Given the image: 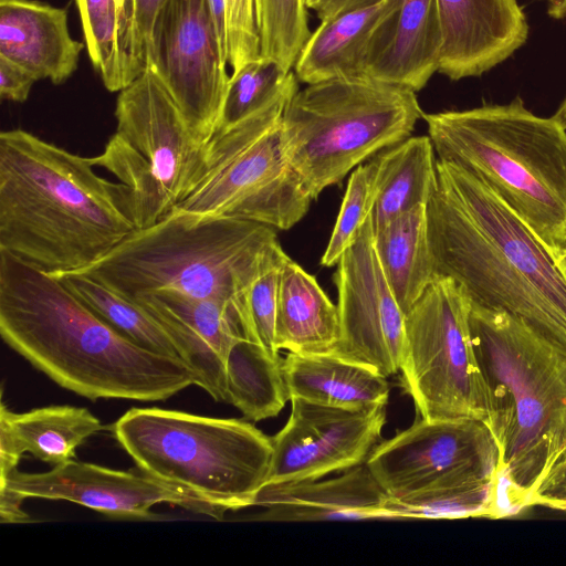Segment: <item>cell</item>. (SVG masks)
Returning <instances> with one entry per match:
<instances>
[{"mask_svg": "<svg viewBox=\"0 0 566 566\" xmlns=\"http://www.w3.org/2000/svg\"><path fill=\"white\" fill-rule=\"evenodd\" d=\"M470 328L499 450L500 502L515 514L566 458V347L524 319L471 302Z\"/></svg>", "mask_w": 566, "mask_h": 566, "instance_id": "cell-4", "label": "cell"}, {"mask_svg": "<svg viewBox=\"0 0 566 566\" xmlns=\"http://www.w3.org/2000/svg\"><path fill=\"white\" fill-rule=\"evenodd\" d=\"M389 500L422 493L463 492L500 506L499 450L475 419L428 420L378 443L366 461Z\"/></svg>", "mask_w": 566, "mask_h": 566, "instance_id": "cell-12", "label": "cell"}, {"mask_svg": "<svg viewBox=\"0 0 566 566\" xmlns=\"http://www.w3.org/2000/svg\"><path fill=\"white\" fill-rule=\"evenodd\" d=\"M289 74L279 63L263 56L232 73L216 133L231 128L271 102Z\"/></svg>", "mask_w": 566, "mask_h": 566, "instance_id": "cell-32", "label": "cell"}, {"mask_svg": "<svg viewBox=\"0 0 566 566\" xmlns=\"http://www.w3.org/2000/svg\"><path fill=\"white\" fill-rule=\"evenodd\" d=\"M228 64L232 73L260 54L255 0H227Z\"/></svg>", "mask_w": 566, "mask_h": 566, "instance_id": "cell-35", "label": "cell"}, {"mask_svg": "<svg viewBox=\"0 0 566 566\" xmlns=\"http://www.w3.org/2000/svg\"><path fill=\"white\" fill-rule=\"evenodd\" d=\"M399 2L381 0L322 21L295 62L293 69L297 81L314 84L338 77L366 76L377 31Z\"/></svg>", "mask_w": 566, "mask_h": 566, "instance_id": "cell-22", "label": "cell"}, {"mask_svg": "<svg viewBox=\"0 0 566 566\" xmlns=\"http://www.w3.org/2000/svg\"><path fill=\"white\" fill-rule=\"evenodd\" d=\"M374 245L406 316L434 276L427 206H417L374 231Z\"/></svg>", "mask_w": 566, "mask_h": 566, "instance_id": "cell-26", "label": "cell"}, {"mask_svg": "<svg viewBox=\"0 0 566 566\" xmlns=\"http://www.w3.org/2000/svg\"><path fill=\"white\" fill-rule=\"evenodd\" d=\"M388 496L366 462L331 479L265 485L254 506L264 510L252 520L317 522L392 520Z\"/></svg>", "mask_w": 566, "mask_h": 566, "instance_id": "cell-19", "label": "cell"}, {"mask_svg": "<svg viewBox=\"0 0 566 566\" xmlns=\"http://www.w3.org/2000/svg\"><path fill=\"white\" fill-rule=\"evenodd\" d=\"M286 253L281 248L268 262L253 282L247 301V313L242 327L243 336L273 354L275 345V317L279 279Z\"/></svg>", "mask_w": 566, "mask_h": 566, "instance_id": "cell-34", "label": "cell"}, {"mask_svg": "<svg viewBox=\"0 0 566 566\" xmlns=\"http://www.w3.org/2000/svg\"><path fill=\"white\" fill-rule=\"evenodd\" d=\"M260 54L291 72L311 35L304 0H255Z\"/></svg>", "mask_w": 566, "mask_h": 566, "instance_id": "cell-31", "label": "cell"}, {"mask_svg": "<svg viewBox=\"0 0 566 566\" xmlns=\"http://www.w3.org/2000/svg\"><path fill=\"white\" fill-rule=\"evenodd\" d=\"M553 117L564 127L566 128V96L564 101L560 103L559 107L553 115Z\"/></svg>", "mask_w": 566, "mask_h": 566, "instance_id": "cell-45", "label": "cell"}, {"mask_svg": "<svg viewBox=\"0 0 566 566\" xmlns=\"http://www.w3.org/2000/svg\"><path fill=\"white\" fill-rule=\"evenodd\" d=\"M380 1L381 0H304L307 9L314 10L321 22Z\"/></svg>", "mask_w": 566, "mask_h": 566, "instance_id": "cell-39", "label": "cell"}, {"mask_svg": "<svg viewBox=\"0 0 566 566\" xmlns=\"http://www.w3.org/2000/svg\"><path fill=\"white\" fill-rule=\"evenodd\" d=\"M24 500L18 493L7 488H0V521L2 523L28 522L29 516L22 510Z\"/></svg>", "mask_w": 566, "mask_h": 566, "instance_id": "cell-41", "label": "cell"}, {"mask_svg": "<svg viewBox=\"0 0 566 566\" xmlns=\"http://www.w3.org/2000/svg\"><path fill=\"white\" fill-rule=\"evenodd\" d=\"M423 112L416 92L368 76L298 90L282 129L290 161L313 200L355 167L410 136Z\"/></svg>", "mask_w": 566, "mask_h": 566, "instance_id": "cell-8", "label": "cell"}, {"mask_svg": "<svg viewBox=\"0 0 566 566\" xmlns=\"http://www.w3.org/2000/svg\"><path fill=\"white\" fill-rule=\"evenodd\" d=\"M337 305L287 254L280 271L275 345L289 353L332 354L339 340Z\"/></svg>", "mask_w": 566, "mask_h": 566, "instance_id": "cell-23", "label": "cell"}, {"mask_svg": "<svg viewBox=\"0 0 566 566\" xmlns=\"http://www.w3.org/2000/svg\"><path fill=\"white\" fill-rule=\"evenodd\" d=\"M112 431L144 474L195 497L216 518L254 506L266 485L271 437L248 421L132 408Z\"/></svg>", "mask_w": 566, "mask_h": 566, "instance_id": "cell-7", "label": "cell"}, {"mask_svg": "<svg viewBox=\"0 0 566 566\" xmlns=\"http://www.w3.org/2000/svg\"><path fill=\"white\" fill-rule=\"evenodd\" d=\"M36 77L24 67L0 55V96L2 99L23 103L28 99Z\"/></svg>", "mask_w": 566, "mask_h": 566, "instance_id": "cell-37", "label": "cell"}, {"mask_svg": "<svg viewBox=\"0 0 566 566\" xmlns=\"http://www.w3.org/2000/svg\"><path fill=\"white\" fill-rule=\"evenodd\" d=\"M442 46L438 0H400L377 31L366 76L420 91L439 72Z\"/></svg>", "mask_w": 566, "mask_h": 566, "instance_id": "cell-20", "label": "cell"}, {"mask_svg": "<svg viewBox=\"0 0 566 566\" xmlns=\"http://www.w3.org/2000/svg\"><path fill=\"white\" fill-rule=\"evenodd\" d=\"M289 398L345 408L364 409L387 405L386 377L333 354L289 353L283 359Z\"/></svg>", "mask_w": 566, "mask_h": 566, "instance_id": "cell-24", "label": "cell"}, {"mask_svg": "<svg viewBox=\"0 0 566 566\" xmlns=\"http://www.w3.org/2000/svg\"><path fill=\"white\" fill-rule=\"evenodd\" d=\"M165 328L180 358L198 376V386L214 400L227 402L226 358L244 337L239 317L227 303L199 298L171 290L144 293L133 298Z\"/></svg>", "mask_w": 566, "mask_h": 566, "instance_id": "cell-17", "label": "cell"}, {"mask_svg": "<svg viewBox=\"0 0 566 566\" xmlns=\"http://www.w3.org/2000/svg\"><path fill=\"white\" fill-rule=\"evenodd\" d=\"M115 118V133L93 160L127 187L133 221L145 228L171 212L201 180L206 145L153 70L118 92Z\"/></svg>", "mask_w": 566, "mask_h": 566, "instance_id": "cell-10", "label": "cell"}, {"mask_svg": "<svg viewBox=\"0 0 566 566\" xmlns=\"http://www.w3.org/2000/svg\"><path fill=\"white\" fill-rule=\"evenodd\" d=\"M427 203L434 274L566 347V279L537 235L483 181L438 159Z\"/></svg>", "mask_w": 566, "mask_h": 566, "instance_id": "cell-2", "label": "cell"}, {"mask_svg": "<svg viewBox=\"0 0 566 566\" xmlns=\"http://www.w3.org/2000/svg\"><path fill=\"white\" fill-rule=\"evenodd\" d=\"M443 31L439 72L451 80L480 76L527 40L517 0H438Z\"/></svg>", "mask_w": 566, "mask_h": 566, "instance_id": "cell-18", "label": "cell"}, {"mask_svg": "<svg viewBox=\"0 0 566 566\" xmlns=\"http://www.w3.org/2000/svg\"><path fill=\"white\" fill-rule=\"evenodd\" d=\"M336 265L340 334L332 354L386 378L397 374L406 316L380 266L370 216Z\"/></svg>", "mask_w": 566, "mask_h": 566, "instance_id": "cell-14", "label": "cell"}, {"mask_svg": "<svg viewBox=\"0 0 566 566\" xmlns=\"http://www.w3.org/2000/svg\"><path fill=\"white\" fill-rule=\"evenodd\" d=\"M0 335L59 386L91 400L161 401L198 376L109 325L57 277L0 250Z\"/></svg>", "mask_w": 566, "mask_h": 566, "instance_id": "cell-1", "label": "cell"}, {"mask_svg": "<svg viewBox=\"0 0 566 566\" xmlns=\"http://www.w3.org/2000/svg\"><path fill=\"white\" fill-rule=\"evenodd\" d=\"M23 452L6 422L0 420V479L17 470Z\"/></svg>", "mask_w": 566, "mask_h": 566, "instance_id": "cell-40", "label": "cell"}, {"mask_svg": "<svg viewBox=\"0 0 566 566\" xmlns=\"http://www.w3.org/2000/svg\"><path fill=\"white\" fill-rule=\"evenodd\" d=\"M470 312L464 289L434 274L406 315L399 371L423 419L489 421V395L473 347Z\"/></svg>", "mask_w": 566, "mask_h": 566, "instance_id": "cell-11", "label": "cell"}, {"mask_svg": "<svg viewBox=\"0 0 566 566\" xmlns=\"http://www.w3.org/2000/svg\"><path fill=\"white\" fill-rule=\"evenodd\" d=\"M548 4V13L553 18L566 17V0H545Z\"/></svg>", "mask_w": 566, "mask_h": 566, "instance_id": "cell-43", "label": "cell"}, {"mask_svg": "<svg viewBox=\"0 0 566 566\" xmlns=\"http://www.w3.org/2000/svg\"><path fill=\"white\" fill-rule=\"evenodd\" d=\"M553 259L564 277L566 279V244L563 245L555 254Z\"/></svg>", "mask_w": 566, "mask_h": 566, "instance_id": "cell-44", "label": "cell"}, {"mask_svg": "<svg viewBox=\"0 0 566 566\" xmlns=\"http://www.w3.org/2000/svg\"><path fill=\"white\" fill-rule=\"evenodd\" d=\"M207 9L217 32L221 50L228 59L227 0H206Z\"/></svg>", "mask_w": 566, "mask_h": 566, "instance_id": "cell-42", "label": "cell"}, {"mask_svg": "<svg viewBox=\"0 0 566 566\" xmlns=\"http://www.w3.org/2000/svg\"><path fill=\"white\" fill-rule=\"evenodd\" d=\"M438 159L489 186L549 253L566 244V128L520 97L509 104L423 114Z\"/></svg>", "mask_w": 566, "mask_h": 566, "instance_id": "cell-6", "label": "cell"}, {"mask_svg": "<svg viewBox=\"0 0 566 566\" xmlns=\"http://www.w3.org/2000/svg\"><path fill=\"white\" fill-rule=\"evenodd\" d=\"M298 91L294 72L277 95L206 145V170L175 208L209 217H232L287 230L307 212L312 196L287 156L282 116Z\"/></svg>", "mask_w": 566, "mask_h": 566, "instance_id": "cell-9", "label": "cell"}, {"mask_svg": "<svg viewBox=\"0 0 566 566\" xmlns=\"http://www.w3.org/2000/svg\"><path fill=\"white\" fill-rule=\"evenodd\" d=\"M227 402L252 421L275 417L290 400L283 359L261 345L241 337L226 358Z\"/></svg>", "mask_w": 566, "mask_h": 566, "instance_id": "cell-28", "label": "cell"}, {"mask_svg": "<svg viewBox=\"0 0 566 566\" xmlns=\"http://www.w3.org/2000/svg\"><path fill=\"white\" fill-rule=\"evenodd\" d=\"M84 43L105 88L120 92L138 76L134 57L133 0H74Z\"/></svg>", "mask_w": 566, "mask_h": 566, "instance_id": "cell-27", "label": "cell"}, {"mask_svg": "<svg viewBox=\"0 0 566 566\" xmlns=\"http://www.w3.org/2000/svg\"><path fill=\"white\" fill-rule=\"evenodd\" d=\"M0 420L7 423L23 453L52 467L72 460L76 448L103 429L91 411L66 405L17 413L1 403Z\"/></svg>", "mask_w": 566, "mask_h": 566, "instance_id": "cell-29", "label": "cell"}, {"mask_svg": "<svg viewBox=\"0 0 566 566\" xmlns=\"http://www.w3.org/2000/svg\"><path fill=\"white\" fill-rule=\"evenodd\" d=\"M21 128L0 134V250L46 272L77 271L129 235L127 187Z\"/></svg>", "mask_w": 566, "mask_h": 566, "instance_id": "cell-3", "label": "cell"}, {"mask_svg": "<svg viewBox=\"0 0 566 566\" xmlns=\"http://www.w3.org/2000/svg\"><path fill=\"white\" fill-rule=\"evenodd\" d=\"M374 205L376 231L417 206H427L438 187L437 160L429 136L408 137L377 156Z\"/></svg>", "mask_w": 566, "mask_h": 566, "instance_id": "cell-25", "label": "cell"}, {"mask_svg": "<svg viewBox=\"0 0 566 566\" xmlns=\"http://www.w3.org/2000/svg\"><path fill=\"white\" fill-rule=\"evenodd\" d=\"M0 488L23 499L69 501L116 518H150L151 507L160 503L211 515L195 497L144 473L139 475L73 459L41 473L15 470L0 479Z\"/></svg>", "mask_w": 566, "mask_h": 566, "instance_id": "cell-16", "label": "cell"}, {"mask_svg": "<svg viewBox=\"0 0 566 566\" xmlns=\"http://www.w3.org/2000/svg\"><path fill=\"white\" fill-rule=\"evenodd\" d=\"M281 248L270 226L174 209L154 224L136 228L103 258L76 272L132 300L171 290L224 302L242 328L249 291Z\"/></svg>", "mask_w": 566, "mask_h": 566, "instance_id": "cell-5", "label": "cell"}, {"mask_svg": "<svg viewBox=\"0 0 566 566\" xmlns=\"http://www.w3.org/2000/svg\"><path fill=\"white\" fill-rule=\"evenodd\" d=\"M227 65L206 0H168L155 29L149 70L205 145L219 124L230 80Z\"/></svg>", "mask_w": 566, "mask_h": 566, "instance_id": "cell-13", "label": "cell"}, {"mask_svg": "<svg viewBox=\"0 0 566 566\" xmlns=\"http://www.w3.org/2000/svg\"><path fill=\"white\" fill-rule=\"evenodd\" d=\"M378 160L373 158L352 172L326 250L324 266L336 265L369 218L374 205Z\"/></svg>", "mask_w": 566, "mask_h": 566, "instance_id": "cell-33", "label": "cell"}, {"mask_svg": "<svg viewBox=\"0 0 566 566\" xmlns=\"http://www.w3.org/2000/svg\"><path fill=\"white\" fill-rule=\"evenodd\" d=\"M49 274L57 277L92 311L135 343L156 353L180 358L169 334L136 301L81 272Z\"/></svg>", "mask_w": 566, "mask_h": 566, "instance_id": "cell-30", "label": "cell"}, {"mask_svg": "<svg viewBox=\"0 0 566 566\" xmlns=\"http://www.w3.org/2000/svg\"><path fill=\"white\" fill-rule=\"evenodd\" d=\"M84 48L69 31L65 8L39 0H0V55L38 81L64 83L76 71Z\"/></svg>", "mask_w": 566, "mask_h": 566, "instance_id": "cell-21", "label": "cell"}, {"mask_svg": "<svg viewBox=\"0 0 566 566\" xmlns=\"http://www.w3.org/2000/svg\"><path fill=\"white\" fill-rule=\"evenodd\" d=\"M291 415L273 437L266 485L322 479L363 464L379 443L386 406L345 409L291 398Z\"/></svg>", "mask_w": 566, "mask_h": 566, "instance_id": "cell-15", "label": "cell"}, {"mask_svg": "<svg viewBox=\"0 0 566 566\" xmlns=\"http://www.w3.org/2000/svg\"><path fill=\"white\" fill-rule=\"evenodd\" d=\"M167 2L168 0H133L134 57L139 75L150 69L155 29Z\"/></svg>", "mask_w": 566, "mask_h": 566, "instance_id": "cell-36", "label": "cell"}, {"mask_svg": "<svg viewBox=\"0 0 566 566\" xmlns=\"http://www.w3.org/2000/svg\"><path fill=\"white\" fill-rule=\"evenodd\" d=\"M532 505L566 513V458L548 473L536 492Z\"/></svg>", "mask_w": 566, "mask_h": 566, "instance_id": "cell-38", "label": "cell"}]
</instances>
